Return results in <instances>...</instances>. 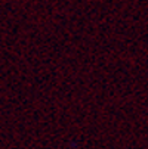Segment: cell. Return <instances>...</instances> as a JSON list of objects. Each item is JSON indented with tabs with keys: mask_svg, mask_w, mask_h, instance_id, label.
<instances>
[]
</instances>
